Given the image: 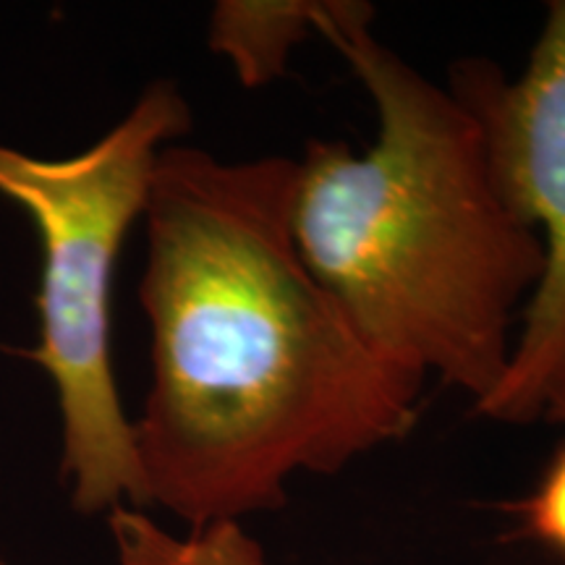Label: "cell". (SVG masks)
Returning a JSON list of instances; mask_svg holds the SVG:
<instances>
[{
  "label": "cell",
  "instance_id": "1",
  "mask_svg": "<svg viewBox=\"0 0 565 565\" xmlns=\"http://www.w3.org/2000/svg\"><path fill=\"white\" fill-rule=\"evenodd\" d=\"M296 158L168 145L141 212L152 380L134 419L147 505L196 529L286 505L401 440L424 380L380 356L303 263Z\"/></svg>",
  "mask_w": 565,
  "mask_h": 565
},
{
  "label": "cell",
  "instance_id": "2",
  "mask_svg": "<svg viewBox=\"0 0 565 565\" xmlns=\"http://www.w3.org/2000/svg\"><path fill=\"white\" fill-rule=\"evenodd\" d=\"M359 0H324L317 34L370 92L377 139H312L296 160L294 236L359 335L401 370L482 406L545 265L477 113L372 32Z\"/></svg>",
  "mask_w": 565,
  "mask_h": 565
},
{
  "label": "cell",
  "instance_id": "3",
  "mask_svg": "<svg viewBox=\"0 0 565 565\" xmlns=\"http://www.w3.org/2000/svg\"><path fill=\"white\" fill-rule=\"evenodd\" d=\"M192 129L171 79L152 82L87 150L40 158L0 141V196L40 238V338L61 416V479L82 515L147 508L134 422L113 366V275L147 204L158 154Z\"/></svg>",
  "mask_w": 565,
  "mask_h": 565
},
{
  "label": "cell",
  "instance_id": "4",
  "mask_svg": "<svg viewBox=\"0 0 565 565\" xmlns=\"http://www.w3.org/2000/svg\"><path fill=\"white\" fill-rule=\"evenodd\" d=\"M450 89L482 121L508 200L540 231L545 249L508 370L475 408L487 419L526 424L565 393V0L550 3L519 79L466 58L450 74Z\"/></svg>",
  "mask_w": 565,
  "mask_h": 565
},
{
  "label": "cell",
  "instance_id": "5",
  "mask_svg": "<svg viewBox=\"0 0 565 565\" xmlns=\"http://www.w3.org/2000/svg\"><path fill=\"white\" fill-rule=\"evenodd\" d=\"M324 0H221L210 11V51L236 71L246 89L286 74L291 51L317 34Z\"/></svg>",
  "mask_w": 565,
  "mask_h": 565
},
{
  "label": "cell",
  "instance_id": "6",
  "mask_svg": "<svg viewBox=\"0 0 565 565\" xmlns=\"http://www.w3.org/2000/svg\"><path fill=\"white\" fill-rule=\"evenodd\" d=\"M118 565H270L238 521L173 534L137 508L108 513Z\"/></svg>",
  "mask_w": 565,
  "mask_h": 565
},
{
  "label": "cell",
  "instance_id": "7",
  "mask_svg": "<svg viewBox=\"0 0 565 565\" xmlns=\"http://www.w3.org/2000/svg\"><path fill=\"white\" fill-rule=\"evenodd\" d=\"M524 532L565 557V445L524 503L515 505Z\"/></svg>",
  "mask_w": 565,
  "mask_h": 565
},
{
  "label": "cell",
  "instance_id": "8",
  "mask_svg": "<svg viewBox=\"0 0 565 565\" xmlns=\"http://www.w3.org/2000/svg\"><path fill=\"white\" fill-rule=\"evenodd\" d=\"M542 419L555 422V424H565V393L557 395L553 404L547 406V412H545V416H542Z\"/></svg>",
  "mask_w": 565,
  "mask_h": 565
}]
</instances>
